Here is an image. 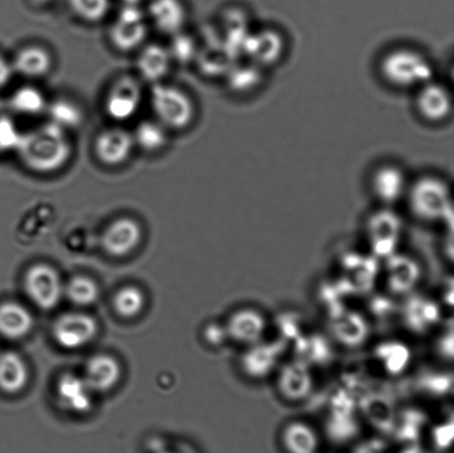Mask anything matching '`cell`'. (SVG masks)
Wrapping results in <instances>:
<instances>
[{
  "label": "cell",
  "instance_id": "1",
  "mask_svg": "<svg viewBox=\"0 0 454 453\" xmlns=\"http://www.w3.org/2000/svg\"><path fill=\"white\" fill-rule=\"evenodd\" d=\"M16 152L29 171L51 175L69 162L73 145L64 129L48 121L22 132Z\"/></svg>",
  "mask_w": 454,
  "mask_h": 453
},
{
  "label": "cell",
  "instance_id": "2",
  "mask_svg": "<svg viewBox=\"0 0 454 453\" xmlns=\"http://www.w3.org/2000/svg\"><path fill=\"white\" fill-rule=\"evenodd\" d=\"M380 74L390 87L417 90L434 79L433 61L416 48L397 47L381 57Z\"/></svg>",
  "mask_w": 454,
  "mask_h": 453
},
{
  "label": "cell",
  "instance_id": "3",
  "mask_svg": "<svg viewBox=\"0 0 454 453\" xmlns=\"http://www.w3.org/2000/svg\"><path fill=\"white\" fill-rule=\"evenodd\" d=\"M412 215L426 222L446 219L451 210L448 182L437 176H424L411 182L406 195Z\"/></svg>",
  "mask_w": 454,
  "mask_h": 453
},
{
  "label": "cell",
  "instance_id": "4",
  "mask_svg": "<svg viewBox=\"0 0 454 453\" xmlns=\"http://www.w3.org/2000/svg\"><path fill=\"white\" fill-rule=\"evenodd\" d=\"M151 105L155 120L168 130H184L194 121L195 105L188 93L170 84L154 83L151 90Z\"/></svg>",
  "mask_w": 454,
  "mask_h": 453
},
{
  "label": "cell",
  "instance_id": "5",
  "mask_svg": "<svg viewBox=\"0 0 454 453\" xmlns=\"http://www.w3.org/2000/svg\"><path fill=\"white\" fill-rule=\"evenodd\" d=\"M148 26L139 4H124L109 30L111 43L119 51L130 52L144 44Z\"/></svg>",
  "mask_w": 454,
  "mask_h": 453
},
{
  "label": "cell",
  "instance_id": "6",
  "mask_svg": "<svg viewBox=\"0 0 454 453\" xmlns=\"http://www.w3.org/2000/svg\"><path fill=\"white\" fill-rule=\"evenodd\" d=\"M25 290L29 299L42 309L56 308L64 294L59 274L46 264L33 266L26 273Z\"/></svg>",
  "mask_w": 454,
  "mask_h": 453
},
{
  "label": "cell",
  "instance_id": "7",
  "mask_svg": "<svg viewBox=\"0 0 454 453\" xmlns=\"http://www.w3.org/2000/svg\"><path fill=\"white\" fill-rule=\"evenodd\" d=\"M141 102L142 87L139 80L132 75H121L110 87L105 109L110 119L124 122L135 117Z\"/></svg>",
  "mask_w": 454,
  "mask_h": 453
},
{
  "label": "cell",
  "instance_id": "8",
  "mask_svg": "<svg viewBox=\"0 0 454 453\" xmlns=\"http://www.w3.org/2000/svg\"><path fill=\"white\" fill-rule=\"evenodd\" d=\"M369 185L373 197L388 207L406 198L411 181L398 164L382 163L372 172Z\"/></svg>",
  "mask_w": 454,
  "mask_h": 453
},
{
  "label": "cell",
  "instance_id": "9",
  "mask_svg": "<svg viewBox=\"0 0 454 453\" xmlns=\"http://www.w3.org/2000/svg\"><path fill=\"white\" fill-rule=\"evenodd\" d=\"M417 113L425 121L439 124L451 117L453 98L450 89L442 82H430L417 89L415 98Z\"/></svg>",
  "mask_w": 454,
  "mask_h": 453
},
{
  "label": "cell",
  "instance_id": "10",
  "mask_svg": "<svg viewBox=\"0 0 454 453\" xmlns=\"http://www.w3.org/2000/svg\"><path fill=\"white\" fill-rule=\"evenodd\" d=\"M97 332L98 324L95 319L79 313L61 315L52 328L53 339L66 349L83 348L95 339Z\"/></svg>",
  "mask_w": 454,
  "mask_h": 453
},
{
  "label": "cell",
  "instance_id": "11",
  "mask_svg": "<svg viewBox=\"0 0 454 453\" xmlns=\"http://www.w3.org/2000/svg\"><path fill=\"white\" fill-rule=\"evenodd\" d=\"M135 145L132 133L122 128H110L96 137L95 153L105 166L119 167L128 161Z\"/></svg>",
  "mask_w": 454,
  "mask_h": 453
},
{
  "label": "cell",
  "instance_id": "12",
  "mask_svg": "<svg viewBox=\"0 0 454 453\" xmlns=\"http://www.w3.org/2000/svg\"><path fill=\"white\" fill-rule=\"evenodd\" d=\"M402 223L399 217L389 210H381L369 217L366 226L367 238L372 250L380 256H388L399 239Z\"/></svg>",
  "mask_w": 454,
  "mask_h": 453
},
{
  "label": "cell",
  "instance_id": "13",
  "mask_svg": "<svg viewBox=\"0 0 454 453\" xmlns=\"http://www.w3.org/2000/svg\"><path fill=\"white\" fill-rule=\"evenodd\" d=\"M141 238L140 224L130 217H121L106 228L102 237V246L109 255L123 257L135 251Z\"/></svg>",
  "mask_w": 454,
  "mask_h": 453
},
{
  "label": "cell",
  "instance_id": "14",
  "mask_svg": "<svg viewBox=\"0 0 454 453\" xmlns=\"http://www.w3.org/2000/svg\"><path fill=\"white\" fill-rule=\"evenodd\" d=\"M225 330L227 337L236 343L251 346L262 340L266 330V321L255 309H239L231 315Z\"/></svg>",
  "mask_w": 454,
  "mask_h": 453
},
{
  "label": "cell",
  "instance_id": "15",
  "mask_svg": "<svg viewBox=\"0 0 454 453\" xmlns=\"http://www.w3.org/2000/svg\"><path fill=\"white\" fill-rule=\"evenodd\" d=\"M311 388H313V377L306 363L302 361L288 363L279 371L278 389L287 401H301L309 396Z\"/></svg>",
  "mask_w": 454,
  "mask_h": 453
},
{
  "label": "cell",
  "instance_id": "16",
  "mask_svg": "<svg viewBox=\"0 0 454 453\" xmlns=\"http://www.w3.org/2000/svg\"><path fill=\"white\" fill-rule=\"evenodd\" d=\"M92 390L86 380L75 375L62 376L57 385V397L65 410L86 414L92 408Z\"/></svg>",
  "mask_w": 454,
  "mask_h": 453
},
{
  "label": "cell",
  "instance_id": "17",
  "mask_svg": "<svg viewBox=\"0 0 454 453\" xmlns=\"http://www.w3.org/2000/svg\"><path fill=\"white\" fill-rule=\"evenodd\" d=\"M148 13L154 26L170 35L181 33L188 18L182 0H150Z\"/></svg>",
  "mask_w": 454,
  "mask_h": 453
},
{
  "label": "cell",
  "instance_id": "18",
  "mask_svg": "<svg viewBox=\"0 0 454 453\" xmlns=\"http://www.w3.org/2000/svg\"><path fill=\"white\" fill-rule=\"evenodd\" d=\"M282 348L278 344H260L248 346L240 358V367L245 375L254 379H262L278 365Z\"/></svg>",
  "mask_w": 454,
  "mask_h": 453
},
{
  "label": "cell",
  "instance_id": "19",
  "mask_svg": "<svg viewBox=\"0 0 454 453\" xmlns=\"http://www.w3.org/2000/svg\"><path fill=\"white\" fill-rule=\"evenodd\" d=\"M121 376L119 363L109 355H96L88 362L84 380L92 392H108Z\"/></svg>",
  "mask_w": 454,
  "mask_h": 453
},
{
  "label": "cell",
  "instance_id": "20",
  "mask_svg": "<svg viewBox=\"0 0 454 453\" xmlns=\"http://www.w3.org/2000/svg\"><path fill=\"white\" fill-rule=\"evenodd\" d=\"M172 58L167 48L151 43L142 48L137 56V68L142 79L158 83L167 77L170 71Z\"/></svg>",
  "mask_w": 454,
  "mask_h": 453
},
{
  "label": "cell",
  "instance_id": "21",
  "mask_svg": "<svg viewBox=\"0 0 454 453\" xmlns=\"http://www.w3.org/2000/svg\"><path fill=\"white\" fill-rule=\"evenodd\" d=\"M51 52L40 46H27L16 53L12 62L13 73L26 78H42L52 68Z\"/></svg>",
  "mask_w": 454,
  "mask_h": 453
},
{
  "label": "cell",
  "instance_id": "22",
  "mask_svg": "<svg viewBox=\"0 0 454 453\" xmlns=\"http://www.w3.org/2000/svg\"><path fill=\"white\" fill-rule=\"evenodd\" d=\"M33 326V316L24 306L13 301L0 304V335L8 340H21Z\"/></svg>",
  "mask_w": 454,
  "mask_h": 453
},
{
  "label": "cell",
  "instance_id": "23",
  "mask_svg": "<svg viewBox=\"0 0 454 453\" xmlns=\"http://www.w3.org/2000/svg\"><path fill=\"white\" fill-rule=\"evenodd\" d=\"M247 48L251 52L252 64H274L283 55L284 38L278 31L264 29L249 38Z\"/></svg>",
  "mask_w": 454,
  "mask_h": 453
},
{
  "label": "cell",
  "instance_id": "24",
  "mask_svg": "<svg viewBox=\"0 0 454 453\" xmlns=\"http://www.w3.org/2000/svg\"><path fill=\"white\" fill-rule=\"evenodd\" d=\"M28 379V368L20 355L12 352L0 355V390L6 394L20 393Z\"/></svg>",
  "mask_w": 454,
  "mask_h": 453
},
{
  "label": "cell",
  "instance_id": "25",
  "mask_svg": "<svg viewBox=\"0 0 454 453\" xmlns=\"http://www.w3.org/2000/svg\"><path fill=\"white\" fill-rule=\"evenodd\" d=\"M282 442L288 453H316L319 445L315 430L301 421H294L284 428Z\"/></svg>",
  "mask_w": 454,
  "mask_h": 453
},
{
  "label": "cell",
  "instance_id": "26",
  "mask_svg": "<svg viewBox=\"0 0 454 453\" xmlns=\"http://www.w3.org/2000/svg\"><path fill=\"white\" fill-rule=\"evenodd\" d=\"M393 259V257H391ZM388 286L395 294L411 291L419 279V269L408 257H394L388 264Z\"/></svg>",
  "mask_w": 454,
  "mask_h": 453
},
{
  "label": "cell",
  "instance_id": "27",
  "mask_svg": "<svg viewBox=\"0 0 454 453\" xmlns=\"http://www.w3.org/2000/svg\"><path fill=\"white\" fill-rule=\"evenodd\" d=\"M333 321V334L346 345H358L367 336L366 323L358 314L340 312L335 315Z\"/></svg>",
  "mask_w": 454,
  "mask_h": 453
},
{
  "label": "cell",
  "instance_id": "28",
  "mask_svg": "<svg viewBox=\"0 0 454 453\" xmlns=\"http://www.w3.org/2000/svg\"><path fill=\"white\" fill-rule=\"evenodd\" d=\"M135 144L145 152L154 153L166 148L168 142V129L158 120H145L132 133Z\"/></svg>",
  "mask_w": 454,
  "mask_h": 453
},
{
  "label": "cell",
  "instance_id": "29",
  "mask_svg": "<svg viewBox=\"0 0 454 453\" xmlns=\"http://www.w3.org/2000/svg\"><path fill=\"white\" fill-rule=\"evenodd\" d=\"M9 106L13 113L35 117L46 113L48 102L38 88L24 86L12 93L9 99Z\"/></svg>",
  "mask_w": 454,
  "mask_h": 453
},
{
  "label": "cell",
  "instance_id": "30",
  "mask_svg": "<svg viewBox=\"0 0 454 453\" xmlns=\"http://www.w3.org/2000/svg\"><path fill=\"white\" fill-rule=\"evenodd\" d=\"M46 113L49 121L68 131L82 126L84 114L82 109L73 101L59 99L48 104Z\"/></svg>",
  "mask_w": 454,
  "mask_h": 453
},
{
  "label": "cell",
  "instance_id": "31",
  "mask_svg": "<svg viewBox=\"0 0 454 453\" xmlns=\"http://www.w3.org/2000/svg\"><path fill=\"white\" fill-rule=\"evenodd\" d=\"M377 358L382 367L390 374L402 372L411 359L406 346L398 343H387L380 346L377 350Z\"/></svg>",
  "mask_w": 454,
  "mask_h": 453
},
{
  "label": "cell",
  "instance_id": "32",
  "mask_svg": "<svg viewBox=\"0 0 454 453\" xmlns=\"http://www.w3.org/2000/svg\"><path fill=\"white\" fill-rule=\"evenodd\" d=\"M71 11L80 20L97 24L105 20L111 9V0H67Z\"/></svg>",
  "mask_w": 454,
  "mask_h": 453
},
{
  "label": "cell",
  "instance_id": "33",
  "mask_svg": "<svg viewBox=\"0 0 454 453\" xmlns=\"http://www.w3.org/2000/svg\"><path fill=\"white\" fill-rule=\"evenodd\" d=\"M114 306L120 316L136 317L145 308V295L137 287H123L115 294Z\"/></svg>",
  "mask_w": 454,
  "mask_h": 453
},
{
  "label": "cell",
  "instance_id": "34",
  "mask_svg": "<svg viewBox=\"0 0 454 453\" xmlns=\"http://www.w3.org/2000/svg\"><path fill=\"white\" fill-rule=\"evenodd\" d=\"M66 294L75 305L88 306L95 303L99 296L97 284L92 279L77 277L69 282L66 287Z\"/></svg>",
  "mask_w": 454,
  "mask_h": 453
},
{
  "label": "cell",
  "instance_id": "35",
  "mask_svg": "<svg viewBox=\"0 0 454 453\" xmlns=\"http://www.w3.org/2000/svg\"><path fill=\"white\" fill-rule=\"evenodd\" d=\"M22 132L8 115H0V153L12 152L20 145Z\"/></svg>",
  "mask_w": 454,
  "mask_h": 453
},
{
  "label": "cell",
  "instance_id": "36",
  "mask_svg": "<svg viewBox=\"0 0 454 453\" xmlns=\"http://www.w3.org/2000/svg\"><path fill=\"white\" fill-rule=\"evenodd\" d=\"M172 59H176L181 64H188L197 57V44L189 35L181 33L173 35L171 48L168 49Z\"/></svg>",
  "mask_w": 454,
  "mask_h": 453
},
{
  "label": "cell",
  "instance_id": "37",
  "mask_svg": "<svg viewBox=\"0 0 454 453\" xmlns=\"http://www.w3.org/2000/svg\"><path fill=\"white\" fill-rule=\"evenodd\" d=\"M204 337L212 345H220L226 340L227 332L225 327L211 324L204 331Z\"/></svg>",
  "mask_w": 454,
  "mask_h": 453
},
{
  "label": "cell",
  "instance_id": "38",
  "mask_svg": "<svg viewBox=\"0 0 454 453\" xmlns=\"http://www.w3.org/2000/svg\"><path fill=\"white\" fill-rule=\"evenodd\" d=\"M13 74L15 73H13L12 62H9L0 53V89L7 87L11 83Z\"/></svg>",
  "mask_w": 454,
  "mask_h": 453
},
{
  "label": "cell",
  "instance_id": "39",
  "mask_svg": "<svg viewBox=\"0 0 454 453\" xmlns=\"http://www.w3.org/2000/svg\"><path fill=\"white\" fill-rule=\"evenodd\" d=\"M355 453H385L384 447L377 441L364 443L356 449Z\"/></svg>",
  "mask_w": 454,
  "mask_h": 453
},
{
  "label": "cell",
  "instance_id": "40",
  "mask_svg": "<svg viewBox=\"0 0 454 453\" xmlns=\"http://www.w3.org/2000/svg\"><path fill=\"white\" fill-rule=\"evenodd\" d=\"M141 2L142 0H123V3L127 4H139Z\"/></svg>",
  "mask_w": 454,
  "mask_h": 453
},
{
  "label": "cell",
  "instance_id": "41",
  "mask_svg": "<svg viewBox=\"0 0 454 453\" xmlns=\"http://www.w3.org/2000/svg\"><path fill=\"white\" fill-rule=\"evenodd\" d=\"M164 453H175V452H164Z\"/></svg>",
  "mask_w": 454,
  "mask_h": 453
}]
</instances>
